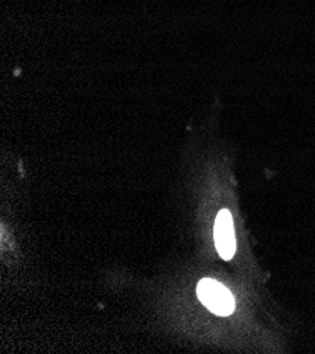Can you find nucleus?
Returning a JSON list of instances; mask_svg holds the SVG:
<instances>
[{
    "instance_id": "nucleus-1",
    "label": "nucleus",
    "mask_w": 315,
    "mask_h": 354,
    "mask_svg": "<svg viewBox=\"0 0 315 354\" xmlns=\"http://www.w3.org/2000/svg\"><path fill=\"white\" fill-rule=\"evenodd\" d=\"M199 301L211 312L219 316H228L235 310V298L231 291L211 278H204L197 287Z\"/></svg>"
},
{
    "instance_id": "nucleus-2",
    "label": "nucleus",
    "mask_w": 315,
    "mask_h": 354,
    "mask_svg": "<svg viewBox=\"0 0 315 354\" xmlns=\"http://www.w3.org/2000/svg\"><path fill=\"white\" fill-rule=\"evenodd\" d=\"M215 245L219 256L224 260H231L236 252V239H235V229H233V219L231 212L222 209L215 221L214 229Z\"/></svg>"
}]
</instances>
